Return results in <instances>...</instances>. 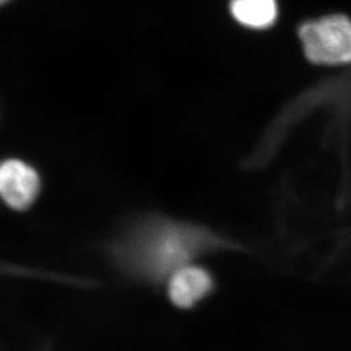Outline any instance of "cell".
I'll list each match as a JSON object with an SVG mask.
<instances>
[{"instance_id": "8992f818", "label": "cell", "mask_w": 351, "mask_h": 351, "mask_svg": "<svg viewBox=\"0 0 351 351\" xmlns=\"http://www.w3.org/2000/svg\"><path fill=\"white\" fill-rule=\"evenodd\" d=\"M3 1H6V0H0V3H3Z\"/></svg>"}, {"instance_id": "5b68a950", "label": "cell", "mask_w": 351, "mask_h": 351, "mask_svg": "<svg viewBox=\"0 0 351 351\" xmlns=\"http://www.w3.org/2000/svg\"><path fill=\"white\" fill-rule=\"evenodd\" d=\"M230 8L234 20L256 30L271 27L278 15L276 0H232Z\"/></svg>"}, {"instance_id": "7a4b0ae2", "label": "cell", "mask_w": 351, "mask_h": 351, "mask_svg": "<svg viewBox=\"0 0 351 351\" xmlns=\"http://www.w3.org/2000/svg\"><path fill=\"white\" fill-rule=\"evenodd\" d=\"M306 58L315 64H351V20L331 14L307 21L298 29Z\"/></svg>"}, {"instance_id": "277c9868", "label": "cell", "mask_w": 351, "mask_h": 351, "mask_svg": "<svg viewBox=\"0 0 351 351\" xmlns=\"http://www.w3.org/2000/svg\"><path fill=\"white\" fill-rule=\"evenodd\" d=\"M213 285V278L206 269L189 263L170 276L169 297L178 307H192L209 293Z\"/></svg>"}, {"instance_id": "3957f363", "label": "cell", "mask_w": 351, "mask_h": 351, "mask_svg": "<svg viewBox=\"0 0 351 351\" xmlns=\"http://www.w3.org/2000/svg\"><path fill=\"white\" fill-rule=\"evenodd\" d=\"M39 178L31 167L19 160L0 163V195L14 209L23 210L34 202Z\"/></svg>"}, {"instance_id": "6da1fadb", "label": "cell", "mask_w": 351, "mask_h": 351, "mask_svg": "<svg viewBox=\"0 0 351 351\" xmlns=\"http://www.w3.org/2000/svg\"><path fill=\"white\" fill-rule=\"evenodd\" d=\"M225 247L230 244L203 227L149 216L130 227L117 249L128 268L159 280L171 276L193 258Z\"/></svg>"}]
</instances>
